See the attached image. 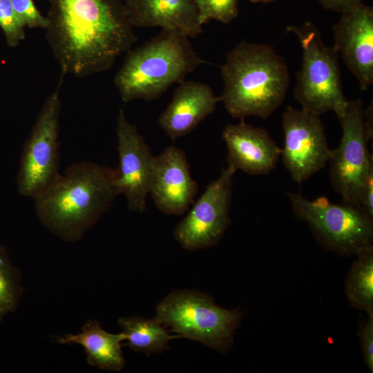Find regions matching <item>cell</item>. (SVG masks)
<instances>
[{"mask_svg":"<svg viewBox=\"0 0 373 373\" xmlns=\"http://www.w3.org/2000/svg\"><path fill=\"white\" fill-rule=\"evenodd\" d=\"M347 273L345 293L349 304L366 313L373 312V246L356 255Z\"/></svg>","mask_w":373,"mask_h":373,"instance_id":"cell-20","label":"cell"},{"mask_svg":"<svg viewBox=\"0 0 373 373\" xmlns=\"http://www.w3.org/2000/svg\"><path fill=\"white\" fill-rule=\"evenodd\" d=\"M61 76L56 89L39 111L20 160L17 176L19 193L35 198L59 174V117Z\"/></svg>","mask_w":373,"mask_h":373,"instance_id":"cell-8","label":"cell"},{"mask_svg":"<svg viewBox=\"0 0 373 373\" xmlns=\"http://www.w3.org/2000/svg\"><path fill=\"white\" fill-rule=\"evenodd\" d=\"M0 28L10 47L18 46L26 37L25 26L15 12L11 0H0Z\"/></svg>","mask_w":373,"mask_h":373,"instance_id":"cell-23","label":"cell"},{"mask_svg":"<svg viewBox=\"0 0 373 373\" xmlns=\"http://www.w3.org/2000/svg\"><path fill=\"white\" fill-rule=\"evenodd\" d=\"M221 102L235 118H268L283 103L289 84L288 68L270 46L240 41L220 66Z\"/></svg>","mask_w":373,"mask_h":373,"instance_id":"cell-3","label":"cell"},{"mask_svg":"<svg viewBox=\"0 0 373 373\" xmlns=\"http://www.w3.org/2000/svg\"><path fill=\"white\" fill-rule=\"evenodd\" d=\"M236 172V169L229 164L223 169L176 226L175 238L184 249L207 248L222 238L231 223L229 209Z\"/></svg>","mask_w":373,"mask_h":373,"instance_id":"cell-10","label":"cell"},{"mask_svg":"<svg viewBox=\"0 0 373 373\" xmlns=\"http://www.w3.org/2000/svg\"><path fill=\"white\" fill-rule=\"evenodd\" d=\"M132 26L160 27L195 38L202 31L196 0H125Z\"/></svg>","mask_w":373,"mask_h":373,"instance_id":"cell-17","label":"cell"},{"mask_svg":"<svg viewBox=\"0 0 373 373\" xmlns=\"http://www.w3.org/2000/svg\"><path fill=\"white\" fill-rule=\"evenodd\" d=\"M22 293L19 271L5 248L0 247V321L16 309Z\"/></svg>","mask_w":373,"mask_h":373,"instance_id":"cell-21","label":"cell"},{"mask_svg":"<svg viewBox=\"0 0 373 373\" xmlns=\"http://www.w3.org/2000/svg\"><path fill=\"white\" fill-rule=\"evenodd\" d=\"M283 162L291 178L300 183L329 162L328 146L321 116L287 106L283 115Z\"/></svg>","mask_w":373,"mask_h":373,"instance_id":"cell-11","label":"cell"},{"mask_svg":"<svg viewBox=\"0 0 373 373\" xmlns=\"http://www.w3.org/2000/svg\"><path fill=\"white\" fill-rule=\"evenodd\" d=\"M117 170L90 162L71 164L35 198L37 216L66 242L81 240L119 195Z\"/></svg>","mask_w":373,"mask_h":373,"instance_id":"cell-2","label":"cell"},{"mask_svg":"<svg viewBox=\"0 0 373 373\" xmlns=\"http://www.w3.org/2000/svg\"><path fill=\"white\" fill-rule=\"evenodd\" d=\"M333 48L340 54L361 90L373 82V9L361 3L341 12L333 26Z\"/></svg>","mask_w":373,"mask_h":373,"instance_id":"cell-13","label":"cell"},{"mask_svg":"<svg viewBox=\"0 0 373 373\" xmlns=\"http://www.w3.org/2000/svg\"><path fill=\"white\" fill-rule=\"evenodd\" d=\"M46 38L61 76L109 70L137 41L122 0H48Z\"/></svg>","mask_w":373,"mask_h":373,"instance_id":"cell-1","label":"cell"},{"mask_svg":"<svg viewBox=\"0 0 373 373\" xmlns=\"http://www.w3.org/2000/svg\"><path fill=\"white\" fill-rule=\"evenodd\" d=\"M249 1L253 3H266L273 1L274 0H249Z\"/></svg>","mask_w":373,"mask_h":373,"instance_id":"cell-27","label":"cell"},{"mask_svg":"<svg viewBox=\"0 0 373 373\" xmlns=\"http://www.w3.org/2000/svg\"><path fill=\"white\" fill-rule=\"evenodd\" d=\"M287 195L294 216L307 223L325 249L350 256L372 246L373 218L359 207L322 196L309 200L300 192Z\"/></svg>","mask_w":373,"mask_h":373,"instance_id":"cell-7","label":"cell"},{"mask_svg":"<svg viewBox=\"0 0 373 373\" xmlns=\"http://www.w3.org/2000/svg\"><path fill=\"white\" fill-rule=\"evenodd\" d=\"M118 325L125 335L127 345L133 350L146 353H160L169 349L171 336L167 328L155 318L121 317Z\"/></svg>","mask_w":373,"mask_h":373,"instance_id":"cell-19","label":"cell"},{"mask_svg":"<svg viewBox=\"0 0 373 373\" xmlns=\"http://www.w3.org/2000/svg\"><path fill=\"white\" fill-rule=\"evenodd\" d=\"M221 97L209 85L183 81L175 89L172 99L158 118V124L173 140L191 133L213 113Z\"/></svg>","mask_w":373,"mask_h":373,"instance_id":"cell-16","label":"cell"},{"mask_svg":"<svg viewBox=\"0 0 373 373\" xmlns=\"http://www.w3.org/2000/svg\"><path fill=\"white\" fill-rule=\"evenodd\" d=\"M367 318L361 327L360 345L364 363L373 372V312L367 313Z\"/></svg>","mask_w":373,"mask_h":373,"instance_id":"cell-25","label":"cell"},{"mask_svg":"<svg viewBox=\"0 0 373 373\" xmlns=\"http://www.w3.org/2000/svg\"><path fill=\"white\" fill-rule=\"evenodd\" d=\"M198 191L182 150L170 146L154 156L149 193L161 212L183 214L193 203Z\"/></svg>","mask_w":373,"mask_h":373,"instance_id":"cell-14","label":"cell"},{"mask_svg":"<svg viewBox=\"0 0 373 373\" xmlns=\"http://www.w3.org/2000/svg\"><path fill=\"white\" fill-rule=\"evenodd\" d=\"M320 4L329 10L342 12L353 7H355L365 0H318Z\"/></svg>","mask_w":373,"mask_h":373,"instance_id":"cell-26","label":"cell"},{"mask_svg":"<svg viewBox=\"0 0 373 373\" xmlns=\"http://www.w3.org/2000/svg\"><path fill=\"white\" fill-rule=\"evenodd\" d=\"M202 25L211 20L229 23L238 15V0H196Z\"/></svg>","mask_w":373,"mask_h":373,"instance_id":"cell-22","label":"cell"},{"mask_svg":"<svg viewBox=\"0 0 373 373\" xmlns=\"http://www.w3.org/2000/svg\"><path fill=\"white\" fill-rule=\"evenodd\" d=\"M338 120L342 137L339 145L332 150L329 160L331 183L343 202L361 209L364 189L373 176L372 155L367 149L371 138L365 126L361 99L350 101L345 113Z\"/></svg>","mask_w":373,"mask_h":373,"instance_id":"cell-9","label":"cell"},{"mask_svg":"<svg viewBox=\"0 0 373 373\" xmlns=\"http://www.w3.org/2000/svg\"><path fill=\"white\" fill-rule=\"evenodd\" d=\"M13 8L25 27L44 28L48 25V19L35 6L33 0H11Z\"/></svg>","mask_w":373,"mask_h":373,"instance_id":"cell-24","label":"cell"},{"mask_svg":"<svg viewBox=\"0 0 373 373\" xmlns=\"http://www.w3.org/2000/svg\"><path fill=\"white\" fill-rule=\"evenodd\" d=\"M192 47L189 37L170 30L160 32L126 52L114 84L122 100L159 98L173 84L205 64Z\"/></svg>","mask_w":373,"mask_h":373,"instance_id":"cell-4","label":"cell"},{"mask_svg":"<svg viewBox=\"0 0 373 373\" xmlns=\"http://www.w3.org/2000/svg\"><path fill=\"white\" fill-rule=\"evenodd\" d=\"M116 135L119 166L117 186L124 194L129 210L143 213L149 193L154 156L137 127L120 109L117 117Z\"/></svg>","mask_w":373,"mask_h":373,"instance_id":"cell-12","label":"cell"},{"mask_svg":"<svg viewBox=\"0 0 373 373\" xmlns=\"http://www.w3.org/2000/svg\"><path fill=\"white\" fill-rule=\"evenodd\" d=\"M222 137L227 146L229 164L251 175L271 172L281 154V149L265 129L247 124L244 119L238 124L227 125Z\"/></svg>","mask_w":373,"mask_h":373,"instance_id":"cell-15","label":"cell"},{"mask_svg":"<svg viewBox=\"0 0 373 373\" xmlns=\"http://www.w3.org/2000/svg\"><path fill=\"white\" fill-rule=\"evenodd\" d=\"M125 335L122 332L112 334L104 330L97 321L89 320L76 334L58 338L60 344H78L86 353L87 363L102 370L119 372L125 365L122 343Z\"/></svg>","mask_w":373,"mask_h":373,"instance_id":"cell-18","label":"cell"},{"mask_svg":"<svg viewBox=\"0 0 373 373\" xmlns=\"http://www.w3.org/2000/svg\"><path fill=\"white\" fill-rule=\"evenodd\" d=\"M287 30L297 36L303 49V62L294 89L295 98L305 111L320 116L333 111L339 119L350 101L342 90L338 55L323 43L312 22L289 26Z\"/></svg>","mask_w":373,"mask_h":373,"instance_id":"cell-6","label":"cell"},{"mask_svg":"<svg viewBox=\"0 0 373 373\" xmlns=\"http://www.w3.org/2000/svg\"><path fill=\"white\" fill-rule=\"evenodd\" d=\"M242 314L216 305L209 295L195 290H177L156 308L155 318L178 337L195 341L222 354L233 343Z\"/></svg>","mask_w":373,"mask_h":373,"instance_id":"cell-5","label":"cell"}]
</instances>
